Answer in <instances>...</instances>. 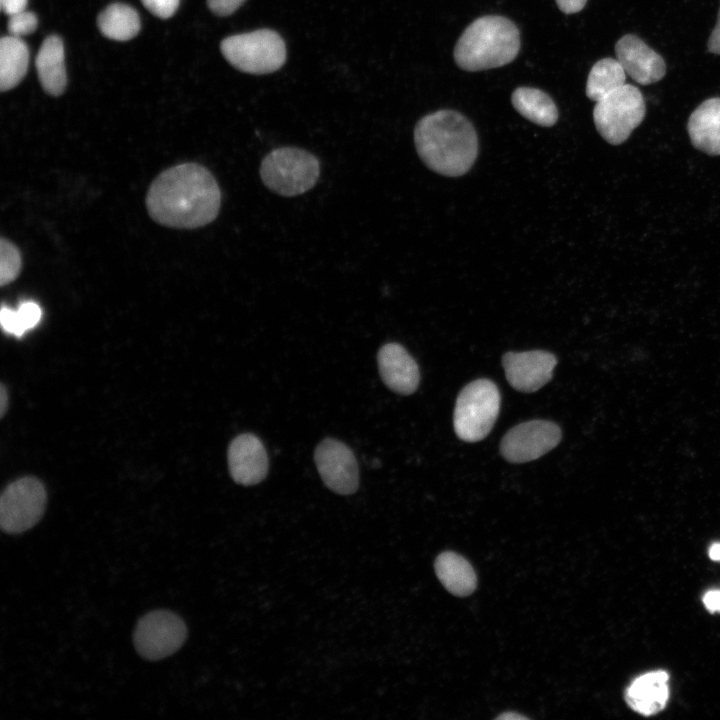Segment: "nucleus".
<instances>
[{
    "label": "nucleus",
    "instance_id": "obj_1",
    "mask_svg": "<svg viewBox=\"0 0 720 720\" xmlns=\"http://www.w3.org/2000/svg\"><path fill=\"white\" fill-rule=\"evenodd\" d=\"M221 206V191L203 165L188 162L170 167L151 183L146 207L158 224L195 229L214 221Z\"/></svg>",
    "mask_w": 720,
    "mask_h": 720
},
{
    "label": "nucleus",
    "instance_id": "obj_2",
    "mask_svg": "<svg viewBox=\"0 0 720 720\" xmlns=\"http://www.w3.org/2000/svg\"><path fill=\"white\" fill-rule=\"evenodd\" d=\"M414 143L423 163L444 176L467 173L478 154V137L472 123L454 110H439L422 117L414 129Z\"/></svg>",
    "mask_w": 720,
    "mask_h": 720
},
{
    "label": "nucleus",
    "instance_id": "obj_3",
    "mask_svg": "<svg viewBox=\"0 0 720 720\" xmlns=\"http://www.w3.org/2000/svg\"><path fill=\"white\" fill-rule=\"evenodd\" d=\"M520 35L508 18L486 15L474 20L462 33L454 49L456 64L466 71L504 66L515 59Z\"/></svg>",
    "mask_w": 720,
    "mask_h": 720
},
{
    "label": "nucleus",
    "instance_id": "obj_4",
    "mask_svg": "<svg viewBox=\"0 0 720 720\" xmlns=\"http://www.w3.org/2000/svg\"><path fill=\"white\" fill-rule=\"evenodd\" d=\"M259 173L269 190L284 197H293L315 186L320 175V163L307 150L280 147L263 158Z\"/></svg>",
    "mask_w": 720,
    "mask_h": 720
},
{
    "label": "nucleus",
    "instance_id": "obj_5",
    "mask_svg": "<svg viewBox=\"0 0 720 720\" xmlns=\"http://www.w3.org/2000/svg\"><path fill=\"white\" fill-rule=\"evenodd\" d=\"M223 57L237 70L249 74H268L286 61V45L274 30L258 29L231 35L222 40Z\"/></svg>",
    "mask_w": 720,
    "mask_h": 720
},
{
    "label": "nucleus",
    "instance_id": "obj_6",
    "mask_svg": "<svg viewBox=\"0 0 720 720\" xmlns=\"http://www.w3.org/2000/svg\"><path fill=\"white\" fill-rule=\"evenodd\" d=\"M500 393L489 379L467 384L459 393L453 415L456 435L466 442H476L491 431L500 409Z\"/></svg>",
    "mask_w": 720,
    "mask_h": 720
},
{
    "label": "nucleus",
    "instance_id": "obj_7",
    "mask_svg": "<svg viewBox=\"0 0 720 720\" xmlns=\"http://www.w3.org/2000/svg\"><path fill=\"white\" fill-rule=\"evenodd\" d=\"M646 113L640 90L624 84L596 102L593 119L597 131L608 143L618 145L641 124Z\"/></svg>",
    "mask_w": 720,
    "mask_h": 720
},
{
    "label": "nucleus",
    "instance_id": "obj_8",
    "mask_svg": "<svg viewBox=\"0 0 720 720\" xmlns=\"http://www.w3.org/2000/svg\"><path fill=\"white\" fill-rule=\"evenodd\" d=\"M47 502L43 483L23 477L9 484L0 499V526L8 534L32 528L42 518Z\"/></svg>",
    "mask_w": 720,
    "mask_h": 720
},
{
    "label": "nucleus",
    "instance_id": "obj_9",
    "mask_svg": "<svg viewBox=\"0 0 720 720\" xmlns=\"http://www.w3.org/2000/svg\"><path fill=\"white\" fill-rule=\"evenodd\" d=\"M187 638V627L175 613L155 610L137 623L133 643L144 659L156 661L178 651Z\"/></svg>",
    "mask_w": 720,
    "mask_h": 720
},
{
    "label": "nucleus",
    "instance_id": "obj_10",
    "mask_svg": "<svg viewBox=\"0 0 720 720\" xmlns=\"http://www.w3.org/2000/svg\"><path fill=\"white\" fill-rule=\"evenodd\" d=\"M561 430L547 420H531L510 429L500 444L502 456L512 463L535 460L558 445Z\"/></svg>",
    "mask_w": 720,
    "mask_h": 720
},
{
    "label": "nucleus",
    "instance_id": "obj_11",
    "mask_svg": "<svg viewBox=\"0 0 720 720\" xmlns=\"http://www.w3.org/2000/svg\"><path fill=\"white\" fill-rule=\"evenodd\" d=\"M318 472L325 485L341 495L353 494L359 486V470L351 449L344 443L326 438L314 452Z\"/></svg>",
    "mask_w": 720,
    "mask_h": 720
},
{
    "label": "nucleus",
    "instance_id": "obj_12",
    "mask_svg": "<svg viewBox=\"0 0 720 720\" xmlns=\"http://www.w3.org/2000/svg\"><path fill=\"white\" fill-rule=\"evenodd\" d=\"M503 367L510 385L522 392H535L549 382L557 364L554 354L532 350L508 352L503 356Z\"/></svg>",
    "mask_w": 720,
    "mask_h": 720
},
{
    "label": "nucleus",
    "instance_id": "obj_13",
    "mask_svg": "<svg viewBox=\"0 0 720 720\" xmlns=\"http://www.w3.org/2000/svg\"><path fill=\"white\" fill-rule=\"evenodd\" d=\"M615 53L625 72L641 85L658 82L665 76L664 59L636 35L622 36L616 42Z\"/></svg>",
    "mask_w": 720,
    "mask_h": 720
},
{
    "label": "nucleus",
    "instance_id": "obj_14",
    "mask_svg": "<svg viewBox=\"0 0 720 720\" xmlns=\"http://www.w3.org/2000/svg\"><path fill=\"white\" fill-rule=\"evenodd\" d=\"M227 457L230 475L238 484L255 485L267 475V453L261 440L254 434L236 436L229 445Z\"/></svg>",
    "mask_w": 720,
    "mask_h": 720
},
{
    "label": "nucleus",
    "instance_id": "obj_15",
    "mask_svg": "<svg viewBox=\"0 0 720 720\" xmlns=\"http://www.w3.org/2000/svg\"><path fill=\"white\" fill-rule=\"evenodd\" d=\"M380 376L385 385L401 395L412 394L419 385L420 372L414 358L398 343L383 345L377 354Z\"/></svg>",
    "mask_w": 720,
    "mask_h": 720
},
{
    "label": "nucleus",
    "instance_id": "obj_16",
    "mask_svg": "<svg viewBox=\"0 0 720 720\" xmlns=\"http://www.w3.org/2000/svg\"><path fill=\"white\" fill-rule=\"evenodd\" d=\"M669 676L663 670L645 673L628 686L627 704L637 713L651 716L663 710L669 698Z\"/></svg>",
    "mask_w": 720,
    "mask_h": 720
},
{
    "label": "nucleus",
    "instance_id": "obj_17",
    "mask_svg": "<svg viewBox=\"0 0 720 720\" xmlns=\"http://www.w3.org/2000/svg\"><path fill=\"white\" fill-rule=\"evenodd\" d=\"M687 129L695 148L720 155V97L702 102L690 115Z\"/></svg>",
    "mask_w": 720,
    "mask_h": 720
},
{
    "label": "nucleus",
    "instance_id": "obj_18",
    "mask_svg": "<svg viewBox=\"0 0 720 720\" xmlns=\"http://www.w3.org/2000/svg\"><path fill=\"white\" fill-rule=\"evenodd\" d=\"M39 81L50 95L59 96L66 87L64 46L57 35L46 37L35 59Z\"/></svg>",
    "mask_w": 720,
    "mask_h": 720
},
{
    "label": "nucleus",
    "instance_id": "obj_19",
    "mask_svg": "<svg viewBox=\"0 0 720 720\" xmlns=\"http://www.w3.org/2000/svg\"><path fill=\"white\" fill-rule=\"evenodd\" d=\"M435 571L444 587L454 595L467 596L476 588L474 569L465 558L454 552L441 553L436 558Z\"/></svg>",
    "mask_w": 720,
    "mask_h": 720
},
{
    "label": "nucleus",
    "instance_id": "obj_20",
    "mask_svg": "<svg viewBox=\"0 0 720 720\" xmlns=\"http://www.w3.org/2000/svg\"><path fill=\"white\" fill-rule=\"evenodd\" d=\"M513 107L526 119L544 127L558 120V109L551 97L540 89L519 87L511 96Z\"/></svg>",
    "mask_w": 720,
    "mask_h": 720
},
{
    "label": "nucleus",
    "instance_id": "obj_21",
    "mask_svg": "<svg viewBox=\"0 0 720 720\" xmlns=\"http://www.w3.org/2000/svg\"><path fill=\"white\" fill-rule=\"evenodd\" d=\"M29 64V50L21 38L12 35L0 40V90L8 91L25 76Z\"/></svg>",
    "mask_w": 720,
    "mask_h": 720
},
{
    "label": "nucleus",
    "instance_id": "obj_22",
    "mask_svg": "<svg viewBox=\"0 0 720 720\" xmlns=\"http://www.w3.org/2000/svg\"><path fill=\"white\" fill-rule=\"evenodd\" d=\"M101 33L112 40L127 41L135 37L141 27L137 11L123 3L107 6L97 18Z\"/></svg>",
    "mask_w": 720,
    "mask_h": 720
},
{
    "label": "nucleus",
    "instance_id": "obj_23",
    "mask_svg": "<svg viewBox=\"0 0 720 720\" xmlns=\"http://www.w3.org/2000/svg\"><path fill=\"white\" fill-rule=\"evenodd\" d=\"M626 72L617 59L603 58L591 68L587 83L586 95L597 102L625 84Z\"/></svg>",
    "mask_w": 720,
    "mask_h": 720
},
{
    "label": "nucleus",
    "instance_id": "obj_24",
    "mask_svg": "<svg viewBox=\"0 0 720 720\" xmlns=\"http://www.w3.org/2000/svg\"><path fill=\"white\" fill-rule=\"evenodd\" d=\"M41 316V307L36 302L24 301L16 310L3 305L0 322L5 332L20 337L33 329L39 323Z\"/></svg>",
    "mask_w": 720,
    "mask_h": 720
},
{
    "label": "nucleus",
    "instance_id": "obj_25",
    "mask_svg": "<svg viewBox=\"0 0 720 720\" xmlns=\"http://www.w3.org/2000/svg\"><path fill=\"white\" fill-rule=\"evenodd\" d=\"M22 258L19 249L9 240H0V285L5 286L20 274Z\"/></svg>",
    "mask_w": 720,
    "mask_h": 720
},
{
    "label": "nucleus",
    "instance_id": "obj_26",
    "mask_svg": "<svg viewBox=\"0 0 720 720\" xmlns=\"http://www.w3.org/2000/svg\"><path fill=\"white\" fill-rule=\"evenodd\" d=\"M38 26V19L35 13L30 11H22L9 16L8 31L9 35L21 38L22 36L33 33Z\"/></svg>",
    "mask_w": 720,
    "mask_h": 720
},
{
    "label": "nucleus",
    "instance_id": "obj_27",
    "mask_svg": "<svg viewBox=\"0 0 720 720\" xmlns=\"http://www.w3.org/2000/svg\"><path fill=\"white\" fill-rule=\"evenodd\" d=\"M141 2L155 16L167 19L177 11L180 0H141Z\"/></svg>",
    "mask_w": 720,
    "mask_h": 720
},
{
    "label": "nucleus",
    "instance_id": "obj_28",
    "mask_svg": "<svg viewBox=\"0 0 720 720\" xmlns=\"http://www.w3.org/2000/svg\"><path fill=\"white\" fill-rule=\"evenodd\" d=\"M246 0H207L209 9L218 16L233 14Z\"/></svg>",
    "mask_w": 720,
    "mask_h": 720
},
{
    "label": "nucleus",
    "instance_id": "obj_29",
    "mask_svg": "<svg viewBox=\"0 0 720 720\" xmlns=\"http://www.w3.org/2000/svg\"><path fill=\"white\" fill-rule=\"evenodd\" d=\"M703 603L710 613L720 612V589H712L703 596Z\"/></svg>",
    "mask_w": 720,
    "mask_h": 720
},
{
    "label": "nucleus",
    "instance_id": "obj_30",
    "mask_svg": "<svg viewBox=\"0 0 720 720\" xmlns=\"http://www.w3.org/2000/svg\"><path fill=\"white\" fill-rule=\"evenodd\" d=\"M28 0H0L1 10L8 16L22 12L27 6Z\"/></svg>",
    "mask_w": 720,
    "mask_h": 720
},
{
    "label": "nucleus",
    "instance_id": "obj_31",
    "mask_svg": "<svg viewBox=\"0 0 720 720\" xmlns=\"http://www.w3.org/2000/svg\"><path fill=\"white\" fill-rule=\"evenodd\" d=\"M559 9L566 14L577 13L582 10L587 0H555Z\"/></svg>",
    "mask_w": 720,
    "mask_h": 720
},
{
    "label": "nucleus",
    "instance_id": "obj_32",
    "mask_svg": "<svg viewBox=\"0 0 720 720\" xmlns=\"http://www.w3.org/2000/svg\"><path fill=\"white\" fill-rule=\"evenodd\" d=\"M707 47L709 52L720 55V8L717 23L708 39Z\"/></svg>",
    "mask_w": 720,
    "mask_h": 720
},
{
    "label": "nucleus",
    "instance_id": "obj_33",
    "mask_svg": "<svg viewBox=\"0 0 720 720\" xmlns=\"http://www.w3.org/2000/svg\"><path fill=\"white\" fill-rule=\"evenodd\" d=\"M8 405V395L6 393V389L3 385H1V391H0V414L3 416L5 414L6 408Z\"/></svg>",
    "mask_w": 720,
    "mask_h": 720
},
{
    "label": "nucleus",
    "instance_id": "obj_34",
    "mask_svg": "<svg viewBox=\"0 0 720 720\" xmlns=\"http://www.w3.org/2000/svg\"><path fill=\"white\" fill-rule=\"evenodd\" d=\"M709 557L714 561H720V543H714L708 550Z\"/></svg>",
    "mask_w": 720,
    "mask_h": 720
},
{
    "label": "nucleus",
    "instance_id": "obj_35",
    "mask_svg": "<svg viewBox=\"0 0 720 720\" xmlns=\"http://www.w3.org/2000/svg\"><path fill=\"white\" fill-rule=\"evenodd\" d=\"M497 719H502V720H522V719H527V717H525V716H523V715H521V714H518V713H516V712H506V713H503V714L499 715V716L497 717Z\"/></svg>",
    "mask_w": 720,
    "mask_h": 720
}]
</instances>
